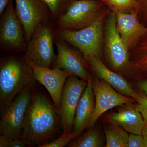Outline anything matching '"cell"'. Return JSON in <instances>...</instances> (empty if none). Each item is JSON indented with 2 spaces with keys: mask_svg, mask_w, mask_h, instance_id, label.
<instances>
[{
  "mask_svg": "<svg viewBox=\"0 0 147 147\" xmlns=\"http://www.w3.org/2000/svg\"><path fill=\"white\" fill-rule=\"evenodd\" d=\"M25 58L12 56L1 59L0 108L2 110L25 88L36 82Z\"/></svg>",
  "mask_w": 147,
  "mask_h": 147,
  "instance_id": "cell-2",
  "label": "cell"
},
{
  "mask_svg": "<svg viewBox=\"0 0 147 147\" xmlns=\"http://www.w3.org/2000/svg\"><path fill=\"white\" fill-rule=\"evenodd\" d=\"M95 106V98L92 87V76L90 75L88 81V85L76 107L73 131L81 134L88 127L94 114Z\"/></svg>",
  "mask_w": 147,
  "mask_h": 147,
  "instance_id": "cell-17",
  "label": "cell"
},
{
  "mask_svg": "<svg viewBox=\"0 0 147 147\" xmlns=\"http://www.w3.org/2000/svg\"><path fill=\"white\" fill-rule=\"evenodd\" d=\"M136 11L140 23L147 26V0H138Z\"/></svg>",
  "mask_w": 147,
  "mask_h": 147,
  "instance_id": "cell-26",
  "label": "cell"
},
{
  "mask_svg": "<svg viewBox=\"0 0 147 147\" xmlns=\"http://www.w3.org/2000/svg\"><path fill=\"white\" fill-rule=\"evenodd\" d=\"M137 92V108L141 113L145 123H147V96L142 92Z\"/></svg>",
  "mask_w": 147,
  "mask_h": 147,
  "instance_id": "cell-25",
  "label": "cell"
},
{
  "mask_svg": "<svg viewBox=\"0 0 147 147\" xmlns=\"http://www.w3.org/2000/svg\"><path fill=\"white\" fill-rule=\"evenodd\" d=\"M92 87L95 98L94 114L88 127H93L98 118L106 111L127 103H134L136 100L114 90L104 80L92 77Z\"/></svg>",
  "mask_w": 147,
  "mask_h": 147,
  "instance_id": "cell-11",
  "label": "cell"
},
{
  "mask_svg": "<svg viewBox=\"0 0 147 147\" xmlns=\"http://www.w3.org/2000/svg\"><path fill=\"white\" fill-rule=\"evenodd\" d=\"M109 6L113 11H135L138 5V0H100Z\"/></svg>",
  "mask_w": 147,
  "mask_h": 147,
  "instance_id": "cell-22",
  "label": "cell"
},
{
  "mask_svg": "<svg viewBox=\"0 0 147 147\" xmlns=\"http://www.w3.org/2000/svg\"><path fill=\"white\" fill-rule=\"evenodd\" d=\"M24 58L32 68L35 79L43 85L50 94L58 111L65 84L71 74L58 69L39 66L35 64L30 59L25 57Z\"/></svg>",
  "mask_w": 147,
  "mask_h": 147,
  "instance_id": "cell-13",
  "label": "cell"
},
{
  "mask_svg": "<svg viewBox=\"0 0 147 147\" xmlns=\"http://www.w3.org/2000/svg\"><path fill=\"white\" fill-rule=\"evenodd\" d=\"M63 132L55 105L36 88L27 113L21 135L27 146L40 147L57 139Z\"/></svg>",
  "mask_w": 147,
  "mask_h": 147,
  "instance_id": "cell-1",
  "label": "cell"
},
{
  "mask_svg": "<svg viewBox=\"0 0 147 147\" xmlns=\"http://www.w3.org/2000/svg\"><path fill=\"white\" fill-rule=\"evenodd\" d=\"M54 30L49 22L38 27L27 43L25 57L37 65L53 68L57 56L54 50Z\"/></svg>",
  "mask_w": 147,
  "mask_h": 147,
  "instance_id": "cell-5",
  "label": "cell"
},
{
  "mask_svg": "<svg viewBox=\"0 0 147 147\" xmlns=\"http://www.w3.org/2000/svg\"><path fill=\"white\" fill-rule=\"evenodd\" d=\"M98 1H100V0H98Z\"/></svg>",
  "mask_w": 147,
  "mask_h": 147,
  "instance_id": "cell-31",
  "label": "cell"
},
{
  "mask_svg": "<svg viewBox=\"0 0 147 147\" xmlns=\"http://www.w3.org/2000/svg\"><path fill=\"white\" fill-rule=\"evenodd\" d=\"M10 0H0V15L1 16L7 7Z\"/></svg>",
  "mask_w": 147,
  "mask_h": 147,
  "instance_id": "cell-29",
  "label": "cell"
},
{
  "mask_svg": "<svg viewBox=\"0 0 147 147\" xmlns=\"http://www.w3.org/2000/svg\"><path fill=\"white\" fill-rule=\"evenodd\" d=\"M131 67L139 73H147V30L129 48Z\"/></svg>",
  "mask_w": 147,
  "mask_h": 147,
  "instance_id": "cell-18",
  "label": "cell"
},
{
  "mask_svg": "<svg viewBox=\"0 0 147 147\" xmlns=\"http://www.w3.org/2000/svg\"><path fill=\"white\" fill-rule=\"evenodd\" d=\"M142 136H143L145 142V146L147 147V123L145 124L142 131Z\"/></svg>",
  "mask_w": 147,
  "mask_h": 147,
  "instance_id": "cell-30",
  "label": "cell"
},
{
  "mask_svg": "<svg viewBox=\"0 0 147 147\" xmlns=\"http://www.w3.org/2000/svg\"><path fill=\"white\" fill-rule=\"evenodd\" d=\"M0 21V46L7 52L23 53L26 50L24 29L16 14L13 0H10Z\"/></svg>",
  "mask_w": 147,
  "mask_h": 147,
  "instance_id": "cell-8",
  "label": "cell"
},
{
  "mask_svg": "<svg viewBox=\"0 0 147 147\" xmlns=\"http://www.w3.org/2000/svg\"><path fill=\"white\" fill-rule=\"evenodd\" d=\"M103 4L98 0H74L57 20V28L78 30L88 26L100 15Z\"/></svg>",
  "mask_w": 147,
  "mask_h": 147,
  "instance_id": "cell-6",
  "label": "cell"
},
{
  "mask_svg": "<svg viewBox=\"0 0 147 147\" xmlns=\"http://www.w3.org/2000/svg\"><path fill=\"white\" fill-rule=\"evenodd\" d=\"M113 11L115 13L117 30L129 50L131 45L147 30V28L140 23L135 10L131 13L119 10Z\"/></svg>",
  "mask_w": 147,
  "mask_h": 147,
  "instance_id": "cell-16",
  "label": "cell"
},
{
  "mask_svg": "<svg viewBox=\"0 0 147 147\" xmlns=\"http://www.w3.org/2000/svg\"><path fill=\"white\" fill-rule=\"evenodd\" d=\"M87 61L99 78L110 84L119 93L132 98L136 101L137 92L134 90L129 83L121 75L108 68L102 63L100 58L93 57Z\"/></svg>",
  "mask_w": 147,
  "mask_h": 147,
  "instance_id": "cell-15",
  "label": "cell"
},
{
  "mask_svg": "<svg viewBox=\"0 0 147 147\" xmlns=\"http://www.w3.org/2000/svg\"><path fill=\"white\" fill-rule=\"evenodd\" d=\"M36 84L25 88L12 102L1 110L0 134L21 137L27 113L36 89Z\"/></svg>",
  "mask_w": 147,
  "mask_h": 147,
  "instance_id": "cell-4",
  "label": "cell"
},
{
  "mask_svg": "<svg viewBox=\"0 0 147 147\" xmlns=\"http://www.w3.org/2000/svg\"><path fill=\"white\" fill-rule=\"evenodd\" d=\"M54 42L57 54L53 68L67 71L71 75L88 81L90 76L88 71V62L82 54L61 40L55 37Z\"/></svg>",
  "mask_w": 147,
  "mask_h": 147,
  "instance_id": "cell-12",
  "label": "cell"
},
{
  "mask_svg": "<svg viewBox=\"0 0 147 147\" xmlns=\"http://www.w3.org/2000/svg\"><path fill=\"white\" fill-rule=\"evenodd\" d=\"M87 85L88 81L73 75L68 77L65 84L58 110L63 133L68 134L73 131L76 107Z\"/></svg>",
  "mask_w": 147,
  "mask_h": 147,
  "instance_id": "cell-9",
  "label": "cell"
},
{
  "mask_svg": "<svg viewBox=\"0 0 147 147\" xmlns=\"http://www.w3.org/2000/svg\"><path fill=\"white\" fill-rule=\"evenodd\" d=\"M127 147H145L142 135L130 133L128 136Z\"/></svg>",
  "mask_w": 147,
  "mask_h": 147,
  "instance_id": "cell-27",
  "label": "cell"
},
{
  "mask_svg": "<svg viewBox=\"0 0 147 147\" xmlns=\"http://www.w3.org/2000/svg\"><path fill=\"white\" fill-rule=\"evenodd\" d=\"M105 16L102 11L92 24L78 30L55 28V37L76 48L87 61L93 57L100 58L103 40V21Z\"/></svg>",
  "mask_w": 147,
  "mask_h": 147,
  "instance_id": "cell-3",
  "label": "cell"
},
{
  "mask_svg": "<svg viewBox=\"0 0 147 147\" xmlns=\"http://www.w3.org/2000/svg\"><path fill=\"white\" fill-rule=\"evenodd\" d=\"M137 86L140 90L147 96V79L139 81Z\"/></svg>",
  "mask_w": 147,
  "mask_h": 147,
  "instance_id": "cell-28",
  "label": "cell"
},
{
  "mask_svg": "<svg viewBox=\"0 0 147 147\" xmlns=\"http://www.w3.org/2000/svg\"><path fill=\"white\" fill-rule=\"evenodd\" d=\"M27 145L21 137L0 135V147H24Z\"/></svg>",
  "mask_w": 147,
  "mask_h": 147,
  "instance_id": "cell-24",
  "label": "cell"
},
{
  "mask_svg": "<svg viewBox=\"0 0 147 147\" xmlns=\"http://www.w3.org/2000/svg\"><path fill=\"white\" fill-rule=\"evenodd\" d=\"M80 134L72 131L70 133H63L59 137L52 142L41 145L40 147H63L69 144L73 139L80 135Z\"/></svg>",
  "mask_w": 147,
  "mask_h": 147,
  "instance_id": "cell-23",
  "label": "cell"
},
{
  "mask_svg": "<svg viewBox=\"0 0 147 147\" xmlns=\"http://www.w3.org/2000/svg\"><path fill=\"white\" fill-rule=\"evenodd\" d=\"M73 139L67 145L69 147H100L102 146V139L99 130L90 128L82 136Z\"/></svg>",
  "mask_w": 147,
  "mask_h": 147,
  "instance_id": "cell-20",
  "label": "cell"
},
{
  "mask_svg": "<svg viewBox=\"0 0 147 147\" xmlns=\"http://www.w3.org/2000/svg\"><path fill=\"white\" fill-rule=\"evenodd\" d=\"M15 3L16 14L28 42L38 27L52 19L51 13L41 0H15Z\"/></svg>",
  "mask_w": 147,
  "mask_h": 147,
  "instance_id": "cell-10",
  "label": "cell"
},
{
  "mask_svg": "<svg viewBox=\"0 0 147 147\" xmlns=\"http://www.w3.org/2000/svg\"><path fill=\"white\" fill-rule=\"evenodd\" d=\"M106 147H127L129 135L122 127L106 122L104 125Z\"/></svg>",
  "mask_w": 147,
  "mask_h": 147,
  "instance_id": "cell-19",
  "label": "cell"
},
{
  "mask_svg": "<svg viewBox=\"0 0 147 147\" xmlns=\"http://www.w3.org/2000/svg\"><path fill=\"white\" fill-rule=\"evenodd\" d=\"M105 45L106 59L114 71L120 74L131 67L129 49L117 30L114 11L109 14L105 24Z\"/></svg>",
  "mask_w": 147,
  "mask_h": 147,
  "instance_id": "cell-7",
  "label": "cell"
},
{
  "mask_svg": "<svg viewBox=\"0 0 147 147\" xmlns=\"http://www.w3.org/2000/svg\"><path fill=\"white\" fill-rule=\"evenodd\" d=\"M119 107L116 112L106 115L104 121L119 125L131 134L142 135L145 123L137 105L134 103H129Z\"/></svg>",
  "mask_w": 147,
  "mask_h": 147,
  "instance_id": "cell-14",
  "label": "cell"
},
{
  "mask_svg": "<svg viewBox=\"0 0 147 147\" xmlns=\"http://www.w3.org/2000/svg\"><path fill=\"white\" fill-rule=\"evenodd\" d=\"M50 11L52 19L57 21L67 9L74 0H41Z\"/></svg>",
  "mask_w": 147,
  "mask_h": 147,
  "instance_id": "cell-21",
  "label": "cell"
}]
</instances>
